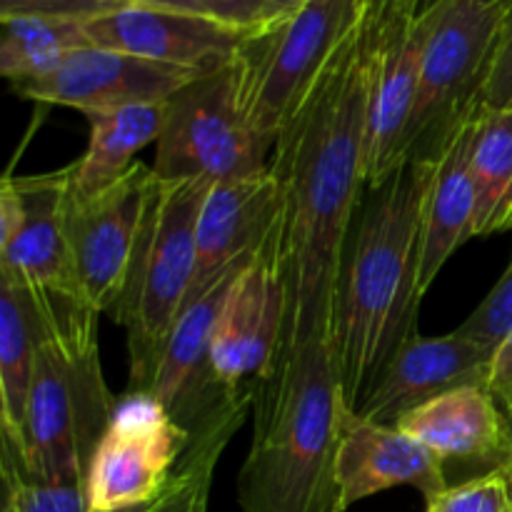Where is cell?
<instances>
[{
  "mask_svg": "<svg viewBox=\"0 0 512 512\" xmlns=\"http://www.w3.org/2000/svg\"><path fill=\"white\" fill-rule=\"evenodd\" d=\"M370 80L373 38L360 13L355 28L280 130L270 155V168L280 183L288 273L283 348L333 338L343 250L368 188Z\"/></svg>",
  "mask_w": 512,
  "mask_h": 512,
  "instance_id": "1",
  "label": "cell"
},
{
  "mask_svg": "<svg viewBox=\"0 0 512 512\" xmlns=\"http://www.w3.org/2000/svg\"><path fill=\"white\" fill-rule=\"evenodd\" d=\"M438 158H405L365 188L340 263L333 360L345 405L358 410L395 353L418 335L423 215Z\"/></svg>",
  "mask_w": 512,
  "mask_h": 512,
  "instance_id": "2",
  "label": "cell"
},
{
  "mask_svg": "<svg viewBox=\"0 0 512 512\" xmlns=\"http://www.w3.org/2000/svg\"><path fill=\"white\" fill-rule=\"evenodd\" d=\"M250 390L253 435L238 473L240 512H348L335 473L348 405L330 340L283 348Z\"/></svg>",
  "mask_w": 512,
  "mask_h": 512,
  "instance_id": "3",
  "label": "cell"
},
{
  "mask_svg": "<svg viewBox=\"0 0 512 512\" xmlns=\"http://www.w3.org/2000/svg\"><path fill=\"white\" fill-rule=\"evenodd\" d=\"M23 290L35 320V370L25 450L15 455L3 445V458L28 480L75 483L88 475L95 445L118 408L100 365V313L78 300Z\"/></svg>",
  "mask_w": 512,
  "mask_h": 512,
  "instance_id": "4",
  "label": "cell"
},
{
  "mask_svg": "<svg viewBox=\"0 0 512 512\" xmlns=\"http://www.w3.org/2000/svg\"><path fill=\"white\" fill-rule=\"evenodd\" d=\"M210 183L155 175L115 323L128 345V390H148L198 268V215Z\"/></svg>",
  "mask_w": 512,
  "mask_h": 512,
  "instance_id": "5",
  "label": "cell"
},
{
  "mask_svg": "<svg viewBox=\"0 0 512 512\" xmlns=\"http://www.w3.org/2000/svg\"><path fill=\"white\" fill-rule=\"evenodd\" d=\"M238 55L165 100L153 163L158 178L218 183L268 168L275 145L245 115Z\"/></svg>",
  "mask_w": 512,
  "mask_h": 512,
  "instance_id": "6",
  "label": "cell"
},
{
  "mask_svg": "<svg viewBox=\"0 0 512 512\" xmlns=\"http://www.w3.org/2000/svg\"><path fill=\"white\" fill-rule=\"evenodd\" d=\"M505 10V0H440L405 135V158H438L450 135L478 108Z\"/></svg>",
  "mask_w": 512,
  "mask_h": 512,
  "instance_id": "7",
  "label": "cell"
},
{
  "mask_svg": "<svg viewBox=\"0 0 512 512\" xmlns=\"http://www.w3.org/2000/svg\"><path fill=\"white\" fill-rule=\"evenodd\" d=\"M363 13V0H308L288 20L255 33L240 50L243 108L275 145L318 75Z\"/></svg>",
  "mask_w": 512,
  "mask_h": 512,
  "instance_id": "8",
  "label": "cell"
},
{
  "mask_svg": "<svg viewBox=\"0 0 512 512\" xmlns=\"http://www.w3.org/2000/svg\"><path fill=\"white\" fill-rule=\"evenodd\" d=\"M190 433L148 390H125L88 463L93 512L150 505L168 485Z\"/></svg>",
  "mask_w": 512,
  "mask_h": 512,
  "instance_id": "9",
  "label": "cell"
},
{
  "mask_svg": "<svg viewBox=\"0 0 512 512\" xmlns=\"http://www.w3.org/2000/svg\"><path fill=\"white\" fill-rule=\"evenodd\" d=\"M288 320V273L280 210L225 298L210 345V368L228 390H245L273 368Z\"/></svg>",
  "mask_w": 512,
  "mask_h": 512,
  "instance_id": "10",
  "label": "cell"
},
{
  "mask_svg": "<svg viewBox=\"0 0 512 512\" xmlns=\"http://www.w3.org/2000/svg\"><path fill=\"white\" fill-rule=\"evenodd\" d=\"M153 185V165L135 163L118 183L93 195L70 188L68 240L80 293L95 313L113 315L118 308Z\"/></svg>",
  "mask_w": 512,
  "mask_h": 512,
  "instance_id": "11",
  "label": "cell"
},
{
  "mask_svg": "<svg viewBox=\"0 0 512 512\" xmlns=\"http://www.w3.org/2000/svg\"><path fill=\"white\" fill-rule=\"evenodd\" d=\"M203 70L155 63L120 50L85 45L65 55L48 75L13 85L25 100L63 105L83 115L138 103H165Z\"/></svg>",
  "mask_w": 512,
  "mask_h": 512,
  "instance_id": "12",
  "label": "cell"
},
{
  "mask_svg": "<svg viewBox=\"0 0 512 512\" xmlns=\"http://www.w3.org/2000/svg\"><path fill=\"white\" fill-rule=\"evenodd\" d=\"M85 35L98 48L210 73L235 60L255 33L220 23L205 13L125 5L85 20Z\"/></svg>",
  "mask_w": 512,
  "mask_h": 512,
  "instance_id": "13",
  "label": "cell"
},
{
  "mask_svg": "<svg viewBox=\"0 0 512 512\" xmlns=\"http://www.w3.org/2000/svg\"><path fill=\"white\" fill-rule=\"evenodd\" d=\"M345 508L405 485L423 493L425 503L450 488L445 463L395 425H380L345 408L340 415L335 453Z\"/></svg>",
  "mask_w": 512,
  "mask_h": 512,
  "instance_id": "14",
  "label": "cell"
},
{
  "mask_svg": "<svg viewBox=\"0 0 512 512\" xmlns=\"http://www.w3.org/2000/svg\"><path fill=\"white\" fill-rule=\"evenodd\" d=\"M495 350L458 330L440 338L413 335L390 358L355 413L380 425H395L405 413L465 385H488Z\"/></svg>",
  "mask_w": 512,
  "mask_h": 512,
  "instance_id": "15",
  "label": "cell"
},
{
  "mask_svg": "<svg viewBox=\"0 0 512 512\" xmlns=\"http://www.w3.org/2000/svg\"><path fill=\"white\" fill-rule=\"evenodd\" d=\"M395 428L433 450L445 463L463 465L470 478L512 468L510 418L488 385L455 388L410 410Z\"/></svg>",
  "mask_w": 512,
  "mask_h": 512,
  "instance_id": "16",
  "label": "cell"
},
{
  "mask_svg": "<svg viewBox=\"0 0 512 512\" xmlns=\"http://www.w3.org/2000/svg\"><path fill=\"white\" fill-rule=\"evenodd\" d=\"M25 203V223L0 248V275L38 293L85 303L68 240L70 165L43 175L15 178ZM88 305V303H85Z\"/></svg>",
  "mask_w": 512,
  "mask_h": 512,
  "instance_id": "17",
  "label": "cell"
},
{
  "mask_svg": "<svg viewBox=\"0 0 512 512\" xmlns=\"http://www.w3.org/2000/svg\"><path fill=\"white\" fill-rule=\"evenodd\" d=\"M280 210V183L273 168L210 183L198 215V268L203 283L225 265L258 248Z\"/></svg>",
  "mask_w": 512,
  "mask_h": 512,
  "instance_id": "18",
  "label": "cell"
},
{
  "mask_svg": "<svg viewBox=\"0 0 512 512\" xmlns=\"http://www.w3.org/2000/svg\"><path fill=\"white\" fill-rule=\"evenodd\" d=\"M473 115V113H470ZM470 115L440 150L425 200L420 293L430 290L453 253L475 238V183L470 170Z\"/></svg>",
  "mask_w": 512,
  "mask_h": 512,
  "instance_id": "19",
  "label": "cell"
},
{
  "mask_svg": "<svg viewBox=\"0 0 512 512\" xmlns=\"http://www.w3.org/2000/svg\"><path fill=\"white\" fill-rule=\"evenodd\" d=\"M253 390H235L223 395L193 428L183 458L175 465L163 493L145 505L143 512H210L215 468L240 425L245 423Z\"/></svg>",
  "mask_w": 512,
  "mask_h": 512,
  "instance_id": "20",
  "label": "cell"
},
{
  "mask_svg": "<svg viewBox=\"0 0 512 512\" xmlns=\"http://www.w3.org/2000/svg\"><path fill=\"white\" fill-rule=\"evenodd\" d=\"M90 140L85 153L70 163V188L75 195H93L118 183L135 165V153L158 143L165 123V103L123 105L85 115Z\"/></svg>",
  "mask_w": 512,
  "mask_h": 512,
  "instance_id": "21",
  "label": "cell"
},
{
  "mask_svg": "<svg viewBox=\"0 0 512 512\" xmlns=\"http://www.w3.org/2000/svg\"><path fill=\"white\" fill-rule=\"evenodd\" d=\"M35 370V320L28 293L0 275V420L3 445L25 450V420Z\"/></svg>",
  "mask_w": 512,
  "mask_h": 512,
  "instance_id": "22",
  "label": "cell"
},
{
  "mask_svg": "<svg viewBox=\"0 0 512 512\" xmlns=\"http://www.w3.org/2000/svg\"><path fill=\"white\" fill-rule=\"evenodd\" d=\"M475 238L512 230V108L478 105L470 115Z\"/></svg>",
  "mask_w": 512,
  "mask_h": 512,
  "instance_id": "23",
  "label": "cell"
},
{
  "mask_svg": "<svg viewBox=\"0 0 512 512\" xmlns=\"http://www.w3.org/2000/svg\"><path fill=\"white\" fill-rule=\"evenodd\" d=\"M0 73L10 85L48 75L73 50L90 45L85 20L50 13L5 15L0 18Z\"/></svg>",
  "mask_w": 512,
  "mask_h": 512,
  "instance_id": "24",
  "label": "cell"
},
{
  "mask_svg": "<svg viewBox=\"0 0 512 512\" xmlns=\"http://www.w3.org/2000/svg\"><path fill=\"white\" fill-rule=\"evenodd\" d=\"M3 505H8L13 512H93L85 480H75V483L28 480L5 458Z\"/></svg>",
  "mask_w": 512,
  "mask_h": 512,
  "instance_id": "25",
  "label": "cell"
},
{
  "mask_svg": "<svg viewBox=\"0 0 512 512\" xmlns=\"http://www.w3.org/2000/svg\"><path fill=\"white\" fill-rule=\"evenodd\" d=\"M428 512H512V473L495 470L450 485L428 500Z\"/></svg>",
  "mask_w": 512,
  "mask_h": 512,
  "instance_id": "26",
  "label": "cell"
},
{
  "mask_svg": "<svg viewBox=\"0 0 512 512\" xmlns=\"http://www.w3.org/2000/svg\"><path fill=\"white\" fill-rule=\"evenodd\" d=\"M458 330L465 338L495 350L512 330V258L495 288L485 295L483 303L470 313Z\"/></svg>",
  "mask_w": 512,
  "mask_h": 512,
  "instance_id": "27",
  "label": "cell"
},
{
  "mask_svg": "<svg viewBox=\"0 0 512 512\" xmlns=\"http://www.w3.org/2000/svg\"><path fill=\"white\" fill-rule=\"evenodd\" d=\"M478 105L512 108V0H508L503 28H500V38L495 45L493 60H490L488 75H485L483 90H480Z\"/></svg>",
  "mask_w": 512,
  "mask_h": 512,
  "instance_id": "28",
  "label": "cell"
},
{
  "mask_svg": "<svg viewBox=\"0 0 512 512\" xmlns=\"http://www.w3.org/2000/svg\"><path fill=\"white\" fill-rule=\"evenodd\" d=\"M205 15L220 20V23L235 25V28L253 30L265 0H195Z\"/></svg>",
  "mask_w": 512,
  "mask_h": 512,
  "instance_id": "29",
  "label": "cell"
},
{
  "mask_svg": "<svg viewBox=\"0 0 512 512\" xmlns=\"http://www.w3.org/2000/svg\"><path fill=\"white\" fill-rule=\"evenodd\" d=\"M488 390L498 400L505 415H512V330L505 335L503 343L495 348L493 360H490Z\"/></svg>",
  "mask_w": 512,
  "mask_h": 512,
  "instance_id": "30",
  "label": "cell"
},
{
  "mask_svg": "<svg viewBox=\"0 0 512 512\" xmlns=\"http://www.w3.org/2000/svg\"><path fill=\"white\" fill-rule=\"evenodd\" d=\"M25 223V203L20 195L15 175L5 173L0 183V248L10 243L18 235Z\"/></svg>",
  "mask_w": 512,
  "mask_h": 512,
  "instance_id": "31",
  "label": "cell"
},
{
  "mask_svg": "<svg viewBox=\"0 0 512 512\" xmlns=\"http://www.w3.org/2000/svg\"><path fill=\"white\" fill-rule=\"evenodd\" d=\"M125 5H128L125 0H50L45 13L63 15V18H75V20H90V18H98V15L125 8Z\"/></svg>",
  "mask_w": 512,
  "mask_h": 512,
  "instance_id": "32",
  "label": "cell"
},
{
  "mask_svg": "<svg viewBox=\"0 0 512 512\" xmlns=\"http://www.w3.org/2000/svg\"><path fill=\"white\" fill-rule=\"evenodd\" d=\"M308 0H265L263 10L258 15V23H255V33H265V30L275 28L283 20H288L290 15L298 13Z\"/></svg>",
  "mask_w": 512,
  "mask_h": 512,
  "instance_id": "33",
  "label": "cell"
},
{
  "mask_svg": "<svg viewBox=\"0 0 512 512\" xmlns=\"http://www.w3.org/2000/svg\"><path fill=\"white\" fill-rule=\"evenodd\" d=\"M50 0H0V18L5 15H25V13H45Z\"/></svg>",
  "mask_w": 512,
  "mask_h": 512,
  "instance_id": "34",
  "label": "cell"
},
{
  "mask_svg": "<svg viewBox=\"0 0 512 512\" xmlns=\"http://www.w3.org/2000/svg\"><path fill=\"white\" fill-rule=\"evenodd\" d=\"M128 5H153V8H175L188 10V13H203L195 0H125Z\"/></svg>",
  "mask_w": 512,
  "mask_h": 512,
  "instance_id": "35",
  "label": "cell"
},
{
  "mask_svg": "<svg viewBox=\"0 0 512 512\" xmlns=\"http://www.w3.org/2000/svg\"><path fill=\"white\" fill-rule=\"evenodd\" d=\"M145 510V505L143 508H128V510H118V512H143Z\"/></svg>",
  "mask_w": 512,
  "mask_h": 512,
  "instance_id": "36",
  "label": "cell"
},
{
  "mask_svg": "<svg viewBox=\"0 0 512 512\" xmlns=\"http://www.w3.org/2000/svg\"><path fill=\"white\" fill-rule=\"evenodd\" d=\"M3 512H13V510H10V508H8V505H3Z\"/></svg>",
  "mask_w": 512,
  "mask_h": 512,
  "instance_id": "37",
  "label": "cell"
},
{
  "mask_svg": "<svg viewBox=\"0 0 512 512\" xmlns=\"http://www.w3.org/2000/svg\"><path fill=\"white\" fill-rule=\"evenodd\" d=\"M510 428H512V415H510ZM510 473H512V468H510Z\"/></svg>",
  "mask_w": 512,
  "mask_h": 512,
  "instance_id": "38",
  "label": "cell"
},
{
  "mask_svg": "<svg viewBox=\"0 0 512 512\" xmlns=\"http://www.w3.org/2000/svg\"><path fill=\"white\" fill-rule=\"evenodd\" d=\"M505 3H508V0H505Z\"/></svg>",
  "mask_w": 512,
  "mask_h": 512,
  "instance_id": "39",
  "label": "cell"
}]
</instances>
